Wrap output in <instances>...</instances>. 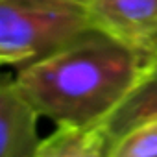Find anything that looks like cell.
<instances>
[{"mask_svg": "<svg viewBox=\"0 0 157 157\" xmlns=\"http://www.w3.org/2000/svg\"><path fill=\"white\" fill-rule=\"evenodd\" d=\"M111 139L102 124L94 126H57L41 140L35 157H109Z\"/></svg>", "mask_w": 157, "mask_h": 157, "instance_id": "8992f818", "label": "cell"}, {"mask_svg": "<svg viewBox=\"0 0 157 157\" xmlns=\"http://www.w3.org/2000/svg\"><path fill=\"white\" fill-rule=\"evenodd\" d=\"M109 157H157V118L120 135L113 142Z\"/></svg>", "mask_w": 157, "mask_h": 157, "instance_id": "52a82bcc", "label": "cell"}, {"mask_svg": "<svg viewBox=\"0 0 157 157\" xmlns=\"http://www.w3.org/2000/svg\"><path fill=\"white\" fill-rule=\"evenodd\" d=\"M85 8L57 0H0V56L24 65L89 30Z\"/></svg>", "mask_w": 157, "mask_h": 157, "instance_id": "7a4b0ae2", "label": "cell"}, {"mask_svg": "<svg viewBox=\"0 0 157 157\" xmlns=\"http://www.w3.org/2000/svg\"><path fill=\"white\" fill-rule=\"evenodd\" d=\"M57 2H65V4H74V6H80V8H87L93 0H57Z\"/></svg>", "mask_w": 157, "mask_h": 157, "instance_id": "ba28073f", "label": "cell"}, {"mask_svg": "<svg viewBox=\"0 0 157 157\" xmlns=\"http://www.w3.org/2000/svg\"><path fill=\"white\" fill-rule=\"evenodd\" d=\"M153 118H157V61L144 70L139 83L102 122V126L111 142H115L131 128Z\"/></svg>", "mask_w": 157, "mask_h": 157, "instance_id": "5b68a950", "label": "cell"}, {"mask_svg": "<svg viewBox=\"0 0 157 157\" xmlns=\"http://www.w3.org/2000/svg\"><path fill=\"white\" fill-rule=\"evenodd\" d=\"M0 65H13V61L8 59V57H4V56H0Z\"/></svg>", "mask_w": 157, "mask_h": 157, "instance_id": "9c48e42d", "label": "cell"}, {"mask_svg": "<svg viewBox=\"0 0 157 157\" xmlns=\"http://www.w3.org/2000/svg\"><path fill=\"white\" fill-rule=\"evenodd\" d=\"M144 70V61L133 50L89 28L21 65L15 80L41 117L57 126H94L122 104Z\"/></svg>", "mask_w": 157, "mask_h": 157, "instance_id": "6da1fadb", "label": "cell"}, {"mask_svg": "<svg viewBox=\"0 0 157 157\" xmlns=\"http://www.w3.org/2000/svg\"><path fill=\"white\" fill-rule=\"evenodd\" d=\"M85 11L91 28L133 50L146 68L157 61V0H93Z\"/></svg>", "mask_w": 157, "mask_h": 157, "instance_id": "3957f363", "label": "cell"}, {"mask_svg": "<svg viewBox=\"0 0 157 157\" xmlns=\"http://www.w3.org/2000/svg\"><path fill=\"white\" fill-rule=\"evenodd\" d=\"M39 113L21 91L15 76L0 74V157H35L41 144Z\"/></svg>", "mask_w": 157, "mask_h": 157, "instance_id": "277c9868", "label": "cell"}]
</instances>
